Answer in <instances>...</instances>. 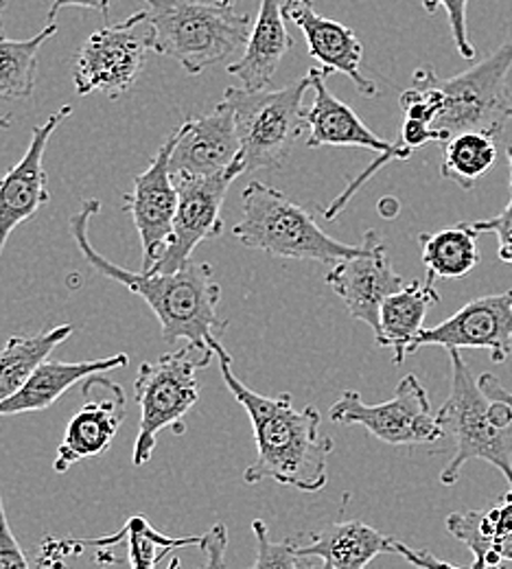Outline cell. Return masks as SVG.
<instances>
[{
	"mask_svg": "<svg viewBox=\"0 0 512 569\" xmlns=\"http://www.w3.org/2000/svg\"><path fill=\"white\" fill-rule=\"evenodd\" d=\"M221 377L237 403L245 410L257 442V458L245 469L243 482L259 485L272 480L300 493H318L329 480V458L333 438L320 433V412L315 406L298 410L292 395L265 397L250 390L234 372L232 357L218 345Z\"/></svg>",
	"mask_w": 512,
	"mask_h": 569,
	"instance_id": "cell-1",
	"label": "cell"
},
{
	"mask_svg": "<svg viewBox=\"0 0 512 569\" xmlns=\"http://www.w3.org/2000/svg\"><path fill=\"white\" fill-rule=\"evenodd\" d=\"M101 211L99 200L83 202L81 211L71 219L74 243L101 277L128 287L132 293L143 298L147 307L155 313L162 331V340L173 345L178 340L189 342L204 356L215 357V347L228 322L218 313L220 284L213 279V266L189 263L178 272H132L126 270L94 250L88 237V228L94 214Z\"/></svg>",
	"mask_w": 512,
	"mask_h": 569,
	"instance_id": "cell-2",
	"label": "cell"
},
{
	"mask_svg": "<svg viewBox=\"0 0 512 569\" xmlns=\"http://www.w3.org/2000/svg\"><path fill=\"white\" fill-rule=\"evenodd\" d=\"M151 53L173 58L189 74L230 60L245 49L252 20L232 4L211 0H141Z\"/></svg>",
	"mask_w": 512,
	"mask_h": 569,
	"instance_id": "cell-3",
	"label": "cell"
},
{
	"mask_svg": "<svg viewBox=\"0 0 512 569\" xmlns=\"http://www.w3.org/2000/svg\"><path fill=\"white\" fill-rule=\"evenodd\" d=\"M232 234L245 248L281 259L340 263L362 252V246L329 237L313 214L263 182H250L243 189L241 219L232 226Z\"/></svg>",
	"mask_w": 512,
	"mask_h": 569,
	"instance_id": "cell-4",
	"label": "cell"
},
{
	"mask_svg": "<svg viewBox=\"0 0 512 569\" xmlns=\"http://www.w3.org/2000/svg\"><path fill=\"white\" fill-rule=\"evenodd\" d=\"M451 392L436 417L444 433L453 436V456L440 471V482L453 487L469 460H484L495 467L512 491V429H502L491 419V399L482 392L458 349L449 351Z\"/></svg>",
	"mask_w": 512,
	"mask_h": 569,
	"instance_id": "cell-5",
	"label": "cell"
},
{
	"mask_svg": "<svg viewBox=\"0 0 512 569\" xmlns=\"http://www.w3.org/2000/svg\"><path fill=\"white\" fill-rule=\"evenodd\" d=\"M309 88L311 77L304 74L281 90L228 88L223 92L221 101L234 114L245 173L281 169L290 160L293 144L307 128L302 101Z\"/></svg>",
	"mask_w": 512,
	"mask_h": 569,
	"instance_id": "cell-6",
	"label": "cell"
},
{
	"mask_svg": "<svg viewBox=\"0 0 512 569\" xmlns=\"http://www.w3.org/2000/svg\"><path fill=\"white\" fill-rule=\"evenodd\" d=\"M211 361L213 357L187 345L175 353L141 363L134 381V395L141 408V426L132 451L137 467H145L151 460L162 429H173L178 436L184 433V417L200 399L198 370Z\"/></svg>",
	"mask_w": 512,
	"mask_h": 569,
	"instance_id": "cell-7",
	"label": "cell"
},
{
	"mask_svg": "<svg viewBox=\"0 0 512 569\" xmlns=\"http://www.w3.org/2000/svg\"><path fill=\"white\" fill-rule=\"evenodd\" d=\"M511 71L512 38L471 69L449 79L439 77L444 106L434 128L449 137L482 130L500 139L511 121Z\"/></svg>",
	"mask_w": 512,
	"mask_h": 569,
	"instance_id": "cell-8",
	"label": "cell"
},
{
	"mask_svg": "<svg viewBox=\"0 0 512 569\" xmlns=\"http://www.w3.org/2000/svg\"><path fill=\"white\" fill-rule=\"evenodd\" d=\"M311 77V90H313V103L304 112L307 119V147H360L377 151L379 158L368 167L364 173H360L333 202L327 207L322 214L324 219H335L342 213V209L349 204V200L367 184L368 180L390 160H408L412 153L401 142H388L379 139L367 123L355 114L351 106L340 101L329 88L327 77L331 72L324 69H311L307 72Z\"/></svg>",
	"mask_w": 512,
	"mask_h": 569,
	"instance_id": "cell-9",
	"label": "cell"
},
{
	"mask_svg": "<svg viewBox=\"0 0 512 569\" xmlns=\"http://www.w3.org/2000/svg\"><path fill=\"white\" fill-rule=\"evenodd\" d=\"M149 53L151 42L143 9L123 22L97 29L83 42L74 60L77 94L88 97L103 92L110 99L123 97L139 81Z\"/></svg>",
	"mask_w": 512,
	"mask_h": 569,
	"instance_id": "cell-10",
	"label": "cell"
},
{
	"mask_svg": "<svg viewBox=\"0 0 512 569\" xmlns=\"http://www.w3.org/2000/svg\"><path fill=\"white\" fill-rule=\"evenodd\" d=\"M329 417L340 426H362L377 440L392 447L432 445L444 436L430 397L414 375H405L392 399L377 406L364 403L360 392L347 390L329 410Z\"/></svg>",
	"mask_w": 512,
	"mask_h": 569,
	"instance_id": "cell-11",
	"label": "cell"
},
{
	"mask_svg": "<svg viewBox=\"0 0 512 569\" xmlns=\"http://www.w3.org/2000/svg\"><path fill=\"white\" fill-rule=\"evenodd\" d=\"M241 173H245V169L239 158L220 176L175 180L180 202L173 219V234L167 252L149 272H178L191 263V254L202 241L220 237L223 230L221 209L230 184Z\"/></svg>",
	"mask_w": 512,
	"mask_h": 569,
	"instance_id": "cell-12",
	"label": "cell"
},
{
	"mask_svg": "<svg viewBox=\"0 0 512 569\" xmlns=\"http://www.w3.org/2000/svg\"><path fill=\"white\" fill-rule=\"evenodd\" d=\"M512 289L475 298L460 307L451 318L425 329L410 349L414 356L423 347L486 349L495 363H504L512 353Z\"/></svg>",
	"mask_w": 512,
	"mask_h": 569,
	"instance_id": "cell-13",
	"label": "cell"
},
{
	"mask_svg": "<svg viewBox=\"0 0 512 569\" xmlns=\"http://www.w3.org/2000/svg\"><path fill=\"white\" fill-rule=\"evenodd\" d=\"M173 151V132L160 144L143 173L134 178L132 193L126 196L123 211L132 217L143 246V270L149 272L162 259L173 234L178 211V184L171 176L169 160Z\"/></svg>",
	"mask_w": 512,
	"mask_h": 569,
	"instance_id": "cell-14",
	"label": "cell"
},
{
	"mask_svg": "<svg viewBox=\"0 0 512 569\" xmlns=\"http://www.w3.org/2000/svg\"><path fill=\"white\" fill-rule=\"evenodd\" d=\"M81 392L88 399L74 412L58 447L53 465L58 473H67L77 462L106 453L126 421V390L110 377L94 375L86 379Z\"/></svg>",
	"mask_w": 512,
	"mask_h": 569,
	"instance_id": "cell-15",
	"label": "cell"
},
{
	"mask_svg": "<svg viewBox=\"0 0 512 569\" xmlns=\"http://www.w3.org/2000/svg\"><path fill=\"white\" fill-rule=\"evenodd\" d=\"M327 283L342 298L349 313L368 325L374 336L379 331V313L383 302L401 291L405 283L394 272L388 248L377 230H368L362 252L353 259L340 261L327 274Z\"/></svg>",
	"mask_w": 512,
	"mask_h": 569,
	"instance_id": "cell-16",
	"label": "cell"
},
{
	"mask_svg": "<svg viewBox=\"0 0 512 569\" xmlns=\"http://www.w3.org/2000/svg\"><path fill=\"white\" fill-rule=\"evenodd\" d=\"M241 158L234 114L228 103H218L211 114L189 119L173 132L169 169L173 180L213 178Z\"/></svg>",
	"mask_w": 512,
	"mask_h": 569,
	"instance_id": "cell-17",
	"label": "cell"
},
{
	"mask_svg": "<svg viewBox=\"0 0 512 569\" xmlns=\"http://www.w3.org/2000/svg\"><path fill=\"white\" fill-rule=\"evenodd\" d=\"M73 112L71 106H62L53 112L42 126H38L31 134L29 149L2 178H0V254L11 237V232L49 204L51 193L47 189V171H44V151L58 126L69 119Z\"/></svg>",
	"mask_w": 512,
	"mask_h": 569,
	"instance_id": "cell-18",
	"label": "cell"
},
{
	"mask_svg": "<svg viewBox=\"0 0 512 569\" xmlns=\"http://www.w3.org/2000/svg\"><path fill=\"white\" fill-rule=\"evenodd\" d=\"M283 13L304 33L309 56L318 60L324 71L342 72L364 97H377L374 81L362 72L364 47L351 27L320 16L313 0H285Z\"/></svg>",
	"mask_w": 512,
	"mask_h": 569,
	"instance_id": "cell-19",
	"label": "cell"
},
{
	"mask_svg": "<svg viewBox=\"0 0 512 569\" xmlns=\"http://www.w3.org/2000/svg\"><path fill=\"white\" fill-rule=\"evenodd\" d=\"M293 539L298 559H318L331 569H367L377 557L394 555V539L358 519L335 521Z\"/></svg>",
	"mask_w": 512,
	"mask_h": 569,
	"instance_id": "cell-20",
	"label": "cell"
},
{
	"mask_svg": "<svg viewBox=\"0 0 512 569\" xmlns=\"http://www.w3.org/2000/svg\"><path fill=\"white\" fill-rule=\"evenodd\" d=\"M281 0H261L243 56L228 67L243 90H268L283 58L292 51L293 38L285 24Z\"/></svg>",
	"mask_w": 512,
	"mask_h": 569,
	"instance_id": "cell-21",
	"label": "cell"
},
{
	"mask_svg": "<svg viewBox=\"0 0 512 569\" xmlns=\"http://www.w3.org/2000/svg\"><path fill=\"white\" fill-rule=\"evenodd\" d=\"M128 363H130V357L126 353L103 357V359H88V361L47 359L13 397L0 403V417L42 412L51 408L77 383H83L94 375H106L114 368H126Z\"/></svg>",
	"mask_w": 512,
	"mask_h": 569,
	"instance_id": "cell-22",
	"label": "cell"
},
{
	"mask_svg": "<svg viewBox=\"0 0 512 569\" xmlns=\"http://www.w3.org/2000/svg\"><path fill=\"white\" fill-rule=\"evenodd\" d=\"M439 300L434 277H428L425 283L412 281L383 302L374 340L379 347L394 351L396 366L410 356L412 345L425 331V316L430 307Z\"/></svg>",
	"mask_w": 512,
	"mask_h": 569,
	"instance_id": "cell-23",
	"label": "cell"
},
{
	"mask_svg": "<svg viewBox=\"0 0 512 569\" xmlns=\"http://www.w3.org/2000/svg\"><path fill=\"white\" fill-rule=\"evenodd\" d=\"M126 541L128 543V561L132 569H155L158 563L173 550H182L189 546H202V535L200 537H167L158 532L149 521L145 515H134L128 519V523L110 535V537H99L83 541L86 546L94 548H112L117 543ZM167 569H182L180 559H173Z\"/></svg>",
	"mask_w": 512,
	"mask_h": 569,
	"instance_id": "cell-24",
	"label": "cell"
},
{
	"mask_svg": "<svg viewBox=\"0 0 512 569\" xmlns=\"http://www.w3.org/2000/svg\"><path fill=\"white\" fill-rule=\"evenodd\" d=\"M419 243L423 266L434 279L469 277L482 259L478 248V234L469 228V221H462L439 232H423L419 237Z\"/></svg>",
	"mask_w": 512,
	"mask_h": 569,
	"instance_id": "cell-25",
	"label": "cell"
},
{
	"mask_svg": "<svg viewBox=\"0 0 512 569\" xmlns=\"http://www.w3.org/2000/svg\"><path fill=\"white\" fill-rule=\"evenodd\" d=\"M498 162V137L482 130H466L453 134L444 142V156L440 176L451 180L460 189H473V184L489 173Z\"/></svg>",
	"mask_w": 512,
	"mask_h": 569,
	"instance_id": "cell-26",
	"label": "cell"
},
{
	"mask_svg": "<svg viewBox=\"0 0 512 569\" xmlns=\"http://www.w3.org/2000/svg\"><path fill=\"white\" fill-rule=\"evenodd\" d=\"M56 33L58 24H47L29 40L0 38V101H18L33 94L40 49Z\"/></svg>",
	"mask_w": 512,
	"mask_h": 569,
	"instance_id": "cell-27",
	"label": "cell"
},
{
	"mask_svg": "<svg viewBox=\"0 0 512 569\" xmlns=\"http://www.w3.org/2000/svg\"><path fill=\"white\" fill-rule=\"evenodd\" d=\"M480 519H482V510L451 512L446 517V530L449 535H453V539L462 541L473 552V568H498L502 566L498 543L482 532Z\"/></svg>",
	"mask_w": 512,
	"mask_h": 569,
	"instance_id": "cell-28",
	"label": "cell"
},
{
	"mask_svg": "<svg viewBox=\"0 0 512 569\" xmlns=\"http://www.w3.org/2000/svg\"><path fill=\"white\" fill-rule=\"evenodd\" d=\"M252 532L257 541V555L250 569H298L293 537H288L285 541H272L268 523L261 519L252 521Z\"/></svg>",
	"mask_w": 512,
	"mask_h": 569,
	"instance_id": "cell-29",
	"label": "cell"
},
{
	"mask_svg": "<svg viewBox=\"0 0 512 569\" xmlns=\"http://www.w3.org/2000/svg\"><path fill=\"white\" fill-rule=\"evenodd\" d=\"M423 7H425L428 13H436L439 9L446 11L451 36H453V44H455L458 53L464 60H473L475 58V49H473V44L469 40V29H466V7H469V0H423Z\"/></svg>",
	"mask_w": 512,
	"mask_h": 569,
	"instance_id": "cell-30",
	"label": "cell"
},
{
	"mask_svg": "<svg viewBox=\"0 0 512 569\" xmlns=\"http://www.w3.org/2000/svg\"><path fill=\"white\" fill-rule=\"evenodd\" d=\"M469 228L475 234H484L491 232L498 237L500 241V259L504 263L512 266V171H511V200L506 204V209L491 219H478V221H469Z\"/></svg>",
	"mask_w": 512,
	"mask_h": 569,
	"instance_id": "cell-31",
	"label": "cell"
},
{
	"mask_svg": "<svg viewBox=\"0 0 512 569\" xmlns=\"http://www.w3.org/2000/svg\"><path fill=\"white\" fill-rule=\"evenodd\" d=\"M0 569H31L22 546L18 543L0 496Z\"/></svg>",
	"mask_w": 512,
	"mask_h": 569,
	"instance_id": "cell-32",
	"label": "cell"
},
{
	"mask_svg": "<svg viewBox=\"0 0 512 569\" xmlns=\"http://www.w3.org/2000/svg\"><path fill=\"white\" fill-rule=\"evenodd\" d=\"M202 566L198 569H228L225 566V550H228V528L223 523H215L207 535H202Z\"/></svg>",
	"mask_w": 512,
	"mask_h": 569,
	"instance_id": "cell-33",
	"label": "cell"
},
{
	"mask_svg": "<svg viewBox=\"0 0 512 569\" xmlns=\"http://www.w3.org/2000/svg\"><path fill=\"white\" fill-rule=\"evenodd\" d=\"M451 139L446 132H440L434 130L421 121H414V119H405L403 126H401V134H399V142L410 151L414 153L416 149L430 144V142H446Z\"/></svg>",
	"mask_w": 512,
	"mask_h": 569,
	"instance_id": "cell-34",
	"label": "cell"
},
{
	"mask_svg": "<svg viewBox=\"0 0 512 569\" xmlns=\"http://www.w3.org/2000/svg\"><path fill=\"white\" fill-rule=\"evenodd\" d=\"M394 555L403 557L408 563H412L414 568L419 569H475V568H458V566H451L446 561H440L439 557H434L430 550H414L401 541H394ZM489 569H506L504 566H498V568Z\"/></svg>",
	"mask_w": 512,
	"mask_h": 569,
	"instance_id": "cell-35",
	"label": "cell"
},
{
	"mask_svg": "<svg viewBox=\"0 0 512 569\" xmlns=\"http://www.w3.org/2000/svg\"><path fill=\"white\" fill-rule=\"evenodd\" d=\"M64 7H81V9H94L101 11L103 16L110 13V0H51V11L47 16V24H56V18L60 9Z\"/></svg>",
	"mask_w": 512,
	"mask_h": 569,
	"instance_id": "cell-36",
	"label": "cell"
},
{
	"mask_svg": "<svg viewBox=\"0 0 512 569\" xmlns=\"http://www.w3.org/2000/svg\"><path fill=\"white\" fill-rule=\"evenodd\" d=\"M478 383H480L482 392H484L489 399H493V401H504V403H509L512 408V390H509L498 377H493L491 372H484V375L478 379Z\"/></svg>",
	"mask_w": 512,
	"mask_h": 569,
	"instance_id": "cell-37",
	"label": "cell"
},
{
	"mask_svg": "<svg viewBox=\"0 0 512 569\" xmlns=\"http://www.w3.org/2000/svg\"><path fill=\"white\" fill-rule=\"evenodd\" d=\"M498 552H500V559L502 561H512V535L504 537L498 546Z\"/></svg>",
	"mask_w": 512,
	"mask_h": 569,
	"instance_id": "cell-38",
	"label": "cell"
},
{
	"mask_svg": "<svg viewBox=\"0 0 512 569\" xmlns=\"http://www.w3.org/2000/svg\"><path fill=\"white\" fill-rule=\"evenodd\" d=\"M379 211H381L383 214H388V217H394L396 211H399V204H396V200L388 198V200H381V204H379Z\"/></svg>",
	"mask_w": 512,
	"mask_h": 569,
	"instance_id": "cell-39",
	"label": "cell"
},
{
	"mask_svg": "<svg viewBox=\"0 0 512 569\" xmlns=\"http://www.w3.org/2000/svg\"><path fill=\"white\" fill-rule=\"evenodd\" d=\"M298 569H331L318 559H298Z\"/></svg>",
	"mask_w": 512,
	"mask_h": 569,
	"instance_id": "cell-40",
	"label": "cell"
},
{
	"mask_svg": "<svg viewBox=\"0 0 512 569\" xmlns=\"http://www.w3.org/2000/svg\"><path fill=\"white\" fill-rule=\"evenodd\" d=\"M7 7V0H0V38H4V22H2V11Z\"/></svg>",
	"mask_w": 512,
	"mask_h": 569,
	"instance_id": "cell-41",
	"label": "cell"
},
{
	"mask_svg": "<svg viewBox=\"0 0 512 569\" xmlns=\"http://www.w3.org/2000/svg\"><path fill=\"white\" fill-rule=\"evenodd\" d=\"M11 128V119L9 117H0V130H9Z\"/></svg>",
	"mask_w": 512,
	"mask_h": 569,
	"instance_id": "cell-42",
	"label": "cell"
},
{
	"mask_svg": "<svg viewBox=\"0 0 512 569\" xmlns=\"http://www.w3.org/2000/svg\"><path fill=\"white\" fill-rule=\"evenodd\" d=\"M509 162H511V171H512V142L509 144Z\"/></svg>",
	"mask_w": 512,
	"mask_h": 569,
	"instance_id": "cell-43",
	"label": "cell"
},
{
	"mask_svg": "<svg viewBox=\"0 0 512 569\" xmlns=\"http://www.w3.org/2000/svg\"><path fill=\"white\" fill-rule=\"evenodd\" d=\"M211 2H221V4H230V0H211Z\"/></svg>",
	"mask_w": 512,
	"mask_h": 569,
	"instance_id": "cell-44",
	"label": "cell"
},
{
	"mask_svg": "<svg viewBox=\"0 0 512 569\" xmlns=\"http://www.w3.org/2000/svg\"><path fill=\"white\" fill-rule=\"evenodd\" d=\"M504 498L512 499V491H509V493H506V496H504Z\"/></svg>",
	"mask_w": 512,
	"mask_h": 569,
	"instance_id": "cell-45",
	"label": "cell"
},
{
	"mask_svg": "<svg viewBox=\"0 0 512 569\" xmlns=\"http://www.w3.org/2000/svg\"><path fill=\"white\" fill-rule=\"evenodd\" d=\"M232 2H234V0H230V4H232Z\"/></svg>",
	"mask_w": 512,
	"mask_h": 569,
	"instance_id": "cell-46",
	"label": "cell"
},
{
	"mask_svg": "<svg viewBox=\"0 0 512 569\" xmlns=\"http://www.w3.org/2000/svg\"><path fill=\"white\" fill-rule=\"evenodd\" d=\"M511 119H512V110H511Z\"/></svg>",
	"mask_w": 512,
	"mask_h": 569,
	"instance_id": "cell-47",
	"label": "cell"
}]
</instances>
